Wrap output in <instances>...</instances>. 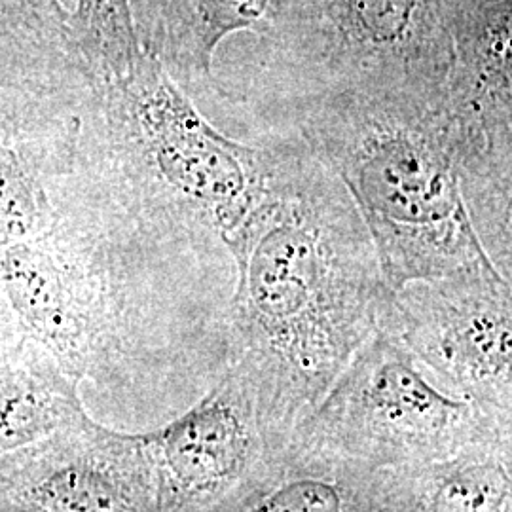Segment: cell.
<instances>
[{"instance_id":"e0dca14e","label":"cell","mask_w":512,"mask_h":512,"mask_svg":"<svg viewBox=\"0 0 512 512\" xmlns=\"http://www.w3.org/2000/svg\"><path fill=\"white\" fill-rule=\"evenodd\" d=\"M21 336L23 334L19 330L14 311L10 308V304L6 300V294L0 287V349L16 344Z\"/></svg>"},{"instance_id":"277c9868","label":"cell","mask_w":512,"mask_h":512,"mask_svg":"<svg viewBox=\"0 0 512 512\" xmlns=\"http://www.w3.org/2000/svg\"><path fill=\"white\" fill-rule=\"evenodd\" d=\"M80 120L76 160L167 241H222L270 173V135L228 137L145 52L128 73L92 78Z\"/></svg>"},{"instance_id":"52a82bcc","label":"cell","mask_w":512,"mask_h":512,"mask_svg":"<svg viewBox=\"0 0 512 512\" xmlns=\"http://www.w3.org/2000/svg\"><path fill=\"white\" fill-rule=\"evenodd\" d=\"M380 325L444 389L512 431L511 279L494 264L404 285Z\"/></svg>"},{"instance_id":"ba28073f","label":"cell","mask_w":512,"mask_h":512,"mask_svg":"<svg viewBox=\"0 0 512 512\" xmlns=\"http://www.w3.org/2000/svg\"><path fill=\"white\" fill-rule=\"evenodd\" d=\"M141 437L160 512L211 511L279 450L253 387L230 366L198 403Z\"/></svg>"},{"instance_id":"3957f363","label":"cell","mask_w":512,"mask_h":512,"mask_svg":"<svg viewBox=\"0 0 512 512\" xmlns=\"http://www.w3.org/2000/svg\"><path fill=\"white\" fill-rule=\"evenodd\" d=\"M275 109L277 129L296 133L348 190L393 293L494 264L476 234L439 110L361 93L268 110Z\"/></svg>"},{"instance_id":"9a60e30c","label":"cell","mask_w":512,"mask_h":512,"mask_svg":"<svg viewBox=\"0 0 512 512\" xmlns=\"http://www.w3.org/2000/svg\"><path fill=\"white\" fill-rule=\"evenodd\" d=\"M0 76L46 86L92 80L61 0H0Z\"/></svg>"},{"instance_id":"ac0fdd59","label":"cell","mask_w":512,"mask_h":512,"mask_svg":"<svg viewBox=\"0 0 512 512\" xmlns=\"http://www.w3.org/2000/svg\"><path fill=\"white\" fill-rule=\"evenodd\" d=\"M0 512H6V511H0Z\"/></svg>"},{"instance_id":"2e32d148","label":"cell","mask_w":512,"mask_h":512,"mask_svg":"<svg viewBox=\"0 0 512 512\" xmlns=\"http://www.w3.org/2000/svg\"><path fill=\"white\" fill-rule=\"evenodd\" d=\"M74 44L93 78L128 73L143 54L131 0H76L71 12Z\"/></svg>"},{"instance_id":"30bf717a","label":"cell","mask_w":512,"mask_h":512,"mask_svg":"<svg viewBox=\"0 0 512 512\" xmlns=\"http://www.w3.org/2000/svg\"><path fill=\"white\" fill-rule=\"evenodd\" d=\"M6 512H160L141 433L88 414L0 501Z\"/></svg>"},{"instance_id":"8992f818","label":"cell","mask_w":512,"mask_h":512,"mask_svg":"<svg viewBox=\"0 0 512 512\" xmlns=\"http://www.w3.org/2000/svg\"><path fill=\"white\" fill-rule=\"evenodd\" d=\"M294 433L380 471L446 458L488 433L512 431L444 389L380 325Z\"/></svg>"},{"instance_id":"9c48e42d","label":"cell","mask_w":512,"mask_h":512,"mask_svg":"<svg viewBox=\"0 0 512 512\" xmlns=\"http://www.w3.org/2000/svg\"><path fill=\"white\" fill-rule=\"evenodd\" d=\"M90 82L46 86L0 76V249L52 228Z\"/></svg>"},{"instance_id":"5b68a950","label":"cell","mask_w":512,"mask_h":512,"mask_svg":"<svg viewBox=\"0 0 512 512\" xmlns=\"http://www.w3.org/2000/svg\"><path fill=\"white\" fill-rule=\"evenodd\" d=\"M260 71L281 86L268 107L327 93L439 110L452 67L448 0H272Z\"/></svg>"},{"instance_id":"7a4b0ae2","label":"cell","mask_w":512,"mask_h":512,"mask_svg":"<svg viewBox=\"0 0 512 512\" xmlns=\"http://www.w3.org/2000/svg\"><path fill=\"white\" fill-rule=\"evenodd\" d=\"M270 137L266 183L222 236L234 264L224 366L251 384L281 448L378 329L393 291L329 165L293 131Z\"/></svg>"},{"instance_id":"5bb4252c","label":"cell","mask_w":512,"mask_h":512,"mask_svg":"<svg viewBox=\"0 0 512 512\" xmlns=\"http://www.w3.org/2000/svg\"><path fill=\"white\" fill-rule=\"evenodd\" d=\"M380 512H512V433L446 458L378 471Z\"/></svg>"},{"instance_id":"4fadbf2b","label":"cell","mask_w":512,"mask_h":512,"mask_svg":"<svg viewBox=\"0 0 512 512\" xmlns=\"http://www.w3.org/2000/svg\"><path fill=\"white\" fill-rule=\"evenodd\" d=\"M139 46L190 97L217 93L213 59L220 44L249 31L270 33L272 0H131Z\"/></svg>"},{"instance_id":"8fae6325","label":"cell","mask_w":512,"mask_h":512,"mask_svg":"<svg viewBox=\"0 0 512 512\" xmlns=\"http://www.w3.org/2000/svg\"><path fill=\"white\" fill-rule=\"evenodd\" d=\"M88 416L80 387L21 336L0 349V501Z\"/></svg>"},{"instance_id":"7c38bea8","label":"cell","mask_w":512,"mask_h":512,"mask_svg":"<svg viewBox=\"0 0 512 512\" xmlns=\"http://www.w3.org/2000/svg\"><path fill=\"white\" fill-rule=\"evenodd\" d=\"M209 512H380L378 471L293 431Z\"/></svg>"},{"instance_id":"6da1fadb","label":"cell","mask_w":512,"mask_h":512,"mask_svg":"<svg viewBox=\"0 0 512 512\" xmlns=\"http://www.w3.org/2000/svg\"><path fill=\"white\" fill-rule=\"evenodd\" d=\"M0 287L21 334L107 403H158L226 365L224 243L156 238L78 162L52 228L0 249Z\"/></svg>"}]
</instances>
